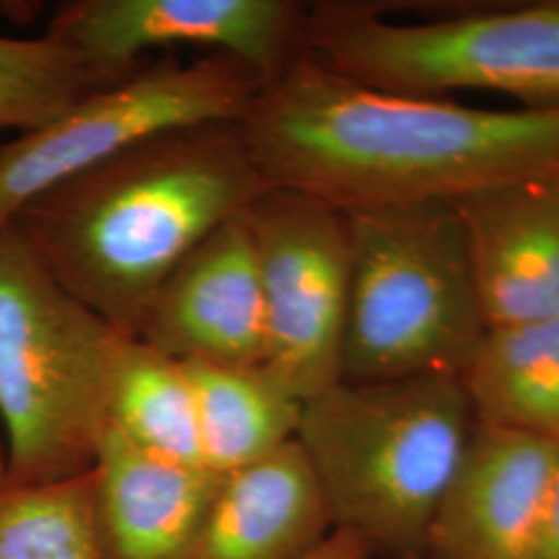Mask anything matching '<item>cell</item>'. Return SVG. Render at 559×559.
Listing matches in <instances>:
<instances>
[{"instance_id": "obj_3", "label": "cell", "mask_w": 559, "mask_h": 559, "mask_svg": "<svg viewBox=\"0 0 559 559\" xmlns=\"http://www.w3.org/2000/svg\"><path fill=\"white\" fill-rule=\"evenodd\" d=\"M477 429L454 376L338 381L302 404L297 441L334 528L371 556L423 558L433 519Z\"/></svg>"}, {"instance_id": "obj_18", "label": "cell", "mask_w": 559, "mask_h": 559, "mask_svg": "<svg viewBox=\"0 0 559 559\" xmlns=\"http://www.w3.org/2000/svg\"><path fill=\"white\" fill-rule=\"evenodd\" d=\"M0 559H102L94 471L36 485H0Z\"/></svg>"}, {"instance_id": "obj_17", "label": "cell", "mask_w": 559, "mask_h": 559, "mask_svg": "<svg viewBox=\"0 0 559 559\" xmlns=\"http://www.w3.org/2000/svg\"><path fill=\"white\" fill-rule=\"evenodd\" d=\"M108 427L143 450L203 466L198 406L185 360L127 336L112 367Z\"/></svg>"}, {"instance_id": "obj_13", "label": "cell", "mask_w": 559, "mask_h": 559, "mask_svg": "<svg viewBox=\"0 0 559 559\" xmlns=\"http://www.w3.org/2000/svg\"><path fill=\"white\" fill-rule=\"evenodd\" d=\"M92 471L102 559L195 558L222 475L156 456L112 427Z\"/></svg>"}, {"instance_id": "obj_24", "label": "cell", "mask_w": 559, "mask_h": 559, "mask_svg": "<svg viewBox=\"0 0 559 559\" xmlns=\"http://www.w3.org/2000/svg\"><path fill=\"white\" fill-rule=\"evenodd\" d=\"M408 559H425V558H408Z\"/></svg>"}, {"instance_id": "obj_22", "label": "cell", "mask_w": 559, "mask_h": 559, "mask_svg": "<svg viewBox=\"0 0 559 559\" xmlns=\"http://www.w3.org/2000/svg\"><path fill=\"white\" fill-rule=\"evenodd\" d=\"M2 477H4V456L0 454V483H2Z\"/></svg>"}, {"instance_id": "obj_11", "label": "cell", "mask_w": 559, "mask_h": 559, "mask_svg": "<svg viewBox=\"0 0 559 559\" xmlns=\"http://www.w3.org/2000/svg\"><path fill=\"white\" fill-rule=\"evenodd\" d=\"M140 340L179 360L263 362L265 309L247 210L201 240L164 280Z\"/></svg>"}, {"instance_id": "obj_1", "label": "cell", "mask_w": 559, "mask_h": 559, "mask_svg": "<svg viewBox=\"0 0 559 559\" xmlns=\"http://www.w3.org/2000/svg\"><path fill=\"white\" fill-rule=\"evenodd\" d=\"M240 127L274 187L342 214L559 177V104L500 110L394 94L302 52L261 85Z\"/></svg>"}, {"instance_id": "obj_21", "label": "cell", "mask_w": 559, "mask_h": 559, "mask_svg": "<svg viewBox=\"0 0 559 559\" xmlns=\"http://www.w3.org/2000/svg\"><path fill=\"white\" fill-rule=\"evenodd\" d=\"M371 551L365 543L344 531H334L330 539L309 559H371Z\"/></svg>"}, {"instance_id": "obj_8", "label": "cell", "mask_w": 559, "mask_h": 559, "mask_svg": "<svg viewBox=\"0 0 559 559\" xmlns=\"http://www.w3.org/2000/svg\"><path fill=\"white\" fill-rule=\"evenodd\" d=\"M265 309L263 365L302 402L342 381L350 286L346 216L272 187L247 207Z\"/></svg>"}, {"instance_id": "obj_9", "label": "cell", "mask_w": 559, "mask_h": 559, "mask_svg": "<svg viewBox=\"0 0 559 559\" xmlns=\"http://www.w3.org/2000/svg\"><path fill=\"white\" fill-rule=\"evenodd\" d=\"M305 17L290 0H78L55 11L46 34L112 81L154 48L195 46L240 60L267 83L299 57Z\"/></svg>"}, {"instance_id": "obj_20", "label": "cell", "mask_w": 559, "mask_h": 559, "mask_svg": "<svg viewBox=\"0 0 559 559\" xmlns=\"http://www.w3.org/2000/svg\"><path fill=\"white\" fill-rule=\"evenodd\" d=\"M539 559H559V462L549 487L543 528H540Z\"/></svg>"}, {"instance_id": "obj_14", "label": "cell", "mask_w": 559, "mask_h": 559, "mask_svg": "<svg viewBox=\"0 0 559 559\" xmlns=\"http://www.w3.org/2000/svg\"><path fill=\"white\" fill-rule=\"evenodd\" d=\"M334 520L299 441L222 475L193 559H309Z\"/></svg>"}, {"instance_id": "obj_16", "label": "cell", "mask_w": 559, "mask_h": 559, "mask_svg": "<svg viewBox=\"0 0 559 559\" xmlns=\"http://www.w3.org/2000/svg\"><path fill=\"white\" fill-rule=\"evenodd\" d=\"M460 380L479 423L559 443V318L489 330Z\"/></svg>"}, {"instance_id": "obj_15", "label": "cell", "mask_w": 559, "mask_h": 559, "mask_svg": "<svg viewBox=\"0 0 559 559\" xmlns=\"http://www.w3.org/2000/svg\"><path fill=\"white\" fill-rule=\"evenodd\" d=\"M185 365L195 394L205 468L226 475L297 440L305 402L263 362Z\"/></svg>"}, {"instance_id": "obj_4", "label": "cell", "mask_w": 559, "mask_h": 559, "mask_svg": "<svg viewBox=\"0 0 559 559\" xmlns=\"http://www.w3.org/2000/svg\"><path fill=\"white\" fill-rule=\"evenodd\" d=\"M124 338L44 270L13 226L0 228V485L92 471Z\"/></svg>"}, {"instance_id": "obj_10", "label": "cell", "mask_w": 559, "mask_h": 559, "mask_svg": "<svg viewBox=\"0 0 559 559\" xmlns=\"http://www.w3.org/2000/svg\"><path fill=\"white\" fill-rule=\"evenodd\" d=\"M559 443L477 420L433 519L425 559H539Z\"/></svg>"}, {"instance_id": "obj_12", "label": "cell", "mask_w": 559, "mask_h": 559, "mask_svg": "<svg viewBox=\"0 0 559 559\" xmlns=\"http://www.w3.org/2000/svg\"><path fill=\"white\" fill-rule=\"evenodd\" d=\"M493 328L559 318V189L522 180L454 203Z\"/></svg>"}, {"instance_id": "obj_7", "label": "cell", "mask_w": 559, "mask_h": 559, "mask_svg": "<svg viewBox=\"0 0 559 559\" xmlns=\"http://www.w3.org/2000/svg\"><path fill=\"white\" fill-rule=\"evenodd\" d=\"M240 60L210 55L138 67L75 102L38 131L0 145V228L29 201L143 141L214 122H240L261 90Z\"/></svg>"}, {"instance_id": "obj_5", "label": "cell", "mask_w": 559, "mask_h": 559, "mask_svg": "<svg viewBox=\"0 0 559 559\" xmlns=\"http://www.w3.org/2000/svg\"><path fill=\"white\" fill-rule=\"evenodd\" d=\"M344 216L350 286L342 381L460 378L489 323L454 203Z\"/></svg>"}, {"instance_id": "obj_2", "label": "cell", "mask_w": 559, "mask_h": 559, "mask_svg": "<svg viewBox=\"0 0 559 559\" xmlns=\"http://www.w3.org/2000/svg\"><path fill=\"white\" fill-rule=\"evenodd\" d=\"M272 187L240 122H214L60 182L9 226L69 295L140 338L164 280Z\"/></svg>"}, {"instance_id": "obj_19", "label": "cell", "mask_w": 559, "mask_h": 559, "mask_svg": "<svg viewBox=\"0 0 559 559\" xmlns=\"http://www.w3.org/2000/svg\"><path fill=\"white\" fill-rule=\"evenodd\" d=\"M108 83L115 81L55 36H0V131H38Z\"/></svg>"}, {"instance_id": "obj_23", "label": "cell", "mask_w": 559, "mask_h": 559, "mask_svg": "<svg viewBox=\"0 0 559 559\" xmlns=\"http://www.w3.org/2000/svg\"><path fill=\"white\" fill-rule=\"evenodd\" d=\"M554 182H556V185H558V189H559V177H556V179H554Z\"/></svg>"}, {"instance_id": "obj_6", "label": "cell", "mask_w": 559, "mask_h": 559, "mask_svg": "<svg viewBox=\"0 0 559 559\" xmlns=\"http://www.w3.org/2000/svg\"><path fill=\"white\" fill-rule=\"evenodd\" d=\"M300 52L342 78L411 96L491 92L559 104V0L392 21L360 2L307 9Z\"/></svg>"}]
</instances>
